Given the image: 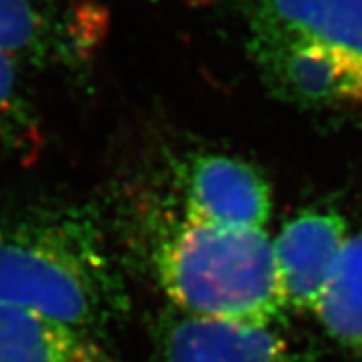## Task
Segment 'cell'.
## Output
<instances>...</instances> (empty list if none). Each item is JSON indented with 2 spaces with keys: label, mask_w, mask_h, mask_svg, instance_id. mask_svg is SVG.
<instances>
[{
  "label": "cell",
  "mask_w": 362,
  "mask_h": 362,
  "mask_svg": "<svg viewBox=\"0 0 362 362\" xmlns=\"http://www.w3.org/2000/svg\"><path fill=\"white\" fill-rule=\"evenodd\" d=\"M0 303L37 310L95 339L119 324L129 298L98 222L63 205L0 215Z\"/></svg>",
  "instance_id": "obj_1"
},
{
  "label": "cell",
  "mask_w": 362,
  "mask_h": 362,
  "mask_svg": "<svg viewBox=\"0 0 362 362\" xmlns=\"http://www.w3.org/2000/svg\"><path fill=\"white\" fill-rule=\"evenodd\" d=\"M153 262L172 305L191 315L274 327L288 313L264 229L185 218L161 238Z\"/></svg>",
  "instance_id": "obj_2"
},
{
  "label": "cell",
  "mask_w": 362,
  "mask_h": 362,
  "mask_svg": "<svg viewBox=\"0 0 362 362\" xmlns=\"http://www.w3.org/2000/svg\"><path fill=\"white\" fill-rule=\"evenodd\" d=\"M246 41L318 48L362 69V0H235Z\"/></svg>",
  "instance_id": "obj_3"
},
{
  "label": "cell",
  "mask_w": 362,
  "mask_h": 362,
  "mask_svg": "<svg viewBox=\"0 0 362 362\" xmlns=\"http://www.w3.org/2000/svg\"><path fill=\"white\" fill-rule=\"evenodd\" d=\"M156 362H298L276 327L207 318L172 307L153 329Z\"/></svg>",
  "instance_id": "obj_4"
},
{
  "label": "cell",
  "mask_w": 362,
  "mask_h": 362,
  "mask_svg": "<svg viewBox=\"0 0 362 362\" xmlns=\"http://www.w3.org/2000/svg\"><path fill=\"white\" fill-rule=\"evenodd\" d=\"M272 95L305 107H361L362 69L318 48L246 41Z\"/></svg>",
  "instance_id": "obj_5"
},
{
  "label": "cell",
  "mask_w": 362,
  "mask_h": 362,
  "mask_svg": "<svg viewBox=\"0 0 362 362\" xmlns=\"http://www.w3.org/2000/svg\"><path fill=\"white\" fill-rule=\"evenodd\" d=\"M185 218L222 228L264 229L272 215L270 183L262 172L226 153H202L183 174Z\"/></svg>",
  "instance_id": "obj_6"
},
{
  "label": "cell",
  "mask_w": 362,
  "mask_h": 362,
  "mask_svg": "<svg viewBox=\"0 0 362 362\" xmlns=\"http://www.w3.org/2000/svg\"><path fill=\"white\" fill-rule=\"evenodd\" d=\"M348 220L333 209H307L272 240L286 309L315 315L329 276L349 238Z\"/></svg>",
  "instance_id": "obj_7"
},
{
  "label": "cell",
  "mask_w": 362,
  "mask_h": 362,
  "mask_svg": "<svg viewBox=\"0 0 362 362\" xmlns=\"http://www.w3.org/2000/svg\"><path fill=\"white\" fill-rule=\"evenodd\" d=\"M83 15L62 0H0V52L39 69L80 57L93 41Z\"/></svg>",
  "instance_id": "obj_8"
},
{
  "label": "cell",
  "mask_w": 362,
  "mask_h": 362,
  "mask_svg": "<svg viewBox=\"0 0 362 362\" xmlns=\"http://www.w3.org/2000/svg\"><path fill=\"white\" fill-rule=\"evenodd\" d=\"M0 362H115L93 337L37 310L0 303Z\"/></svg>",
  "instance_id": "obj_9"
},
{
  "label": "cell",
  "mask_w": 362,
  "mask_h": 362,
  "mask_svg": "<svg viewBox=\"0 0 362 362\" xmlns=\"http://www.w3.org/2000/svg\"><path fill=\"white\" fill-rule=\"evenodd\" d=\"M325 333L362 361V233H351L315 310Z\"/></svg>",
  "instance_id": "obj_10"
},
{
  "label": "cell",
  "mask_w": 362,
  "mask_h": 362,
  "mask_svg": "<svg viewBox=\"0 0 362 362\" xmlns=\"http://www.w3.org/2000/svg\"><path fill=\"white\" fill-rule=\"evenodd\" d=\"M19 67L0 52V161L30 152L37 141V119L21 83Z\"/></svg>",
  "instance_id": "obj_11"
}]
</instances>
